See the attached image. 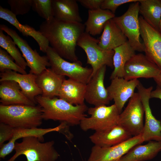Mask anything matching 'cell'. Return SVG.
<instances>
[{
	"label": "cell",
	"instance_id": "6da1fadb",
	"mask_svg": "<svg viewBox=\"0 0 161 161\" xmlns=\"http://www.w3.org/2000/svg\"><path fill=\"white\" fill-rule=\"evenodd\" d=\"M85 30V25L81 22L54 17L42 22L38 31L61 57L75 62L78 61L75 53L77 41Z\"/></svg>",
	"mask_w": 161,
	"mask_h": 161
},
{
	"label": "cell",
	"instance_id": "7a4b0ae2",
	"mask_svg": "<svg viewBox=\"0 0 161 161\" xmlns=\"http://www.w3.org/2000/svg\"><path fill=\"white\" fill-rule=\"evenodd\" d=\"M41 107L43 120L59 121L68 125H79L87 116L85 112L88 108L85 104L74 105L60 98L47 97L39 95L35 98Z\"/></svg>",
	"mask_w": 161,
	"mask_h": 161
},
{
	"label": "cell",
	"instance_id": "3957f363",
	"mask_svg": "<svg viewBox=\"0 0 161 161\" xmlns=\"http://www.w3.org/2000/svg\"><path fill=\"white\" fill-rule=\"evenodd\" d=\"M43 120L41 108L38 105H0V123L14 128H38Z\"/></svg>",
	"mask_w": 161,
	"mask_h": 161
},
{
	"label": "cell",
	"instance_id": "277c9868",
	"mask_svg": "<svg viewBox=\"0 0 161 161\" xmlns=\"http://www.w3.org/2000/svg\"><path fill=\"white\" fill-rule=\"evenodd\" d=\"M53 140L42 143L36 137L30 136L16 142L15 153L7 161H15L19 156H25L27 161H56L59 154L54 147Z\"/></svg>",
	"mask_w": 161,
	"mask_h": 161
},
{
	"label": "cell",
	"instance_id": "5b68a950",
	"mask_svg": "<svg viewBox=\"0 0 161 161\" xmlns=\"http://www.w3.org/2000/svg\"><path fill=\"white\" fill-rule=\"evenodd\" d=\"M87 112L90 116L85 117L79 124L81 129L84 131L89 130L105 131L118 125L120 113L114 104L88 108Z\"/></svg>",
	"mask_w": 161,
	"mask_h": 161
},
{
	"label": "cell",
	"instance_id": "8992f818",
	"mask_svg": "<svg viewBox=\"0 0 161 161\" xmlns=\"http://www.w3.org/2000/svg\"><path fill=\"white\" fill-rule=\"evenodd\" d=\"M46 53L51 68L56 74L86 84L91 79L92 68L83 66L80 61H67L50 46L48 48Z\"/></svg>",
	"mask_w": 161,
	"mask_h": 161
},
{
	"label": "cell",
	"instance_id": "52a82bcc",
	"mask_svg": "<svg viewBox=\"0 0 161 161\" xmlns=\"http://www.w3.org/2000/svg\"><path fill=\"white\" fill-rule=\"evenodd\" d=\"M99 40L89 33L84 32L79 38L77 45L83 49L87 58V64L91 65L92 70L91 78L104 66L114 67L113 50H104L98 45Z\"/></svg>",
	"mask_w": 161,
	"mask_h": 161
},
{
	"label": "cell",
	"instance_id": "ba28073f",
	"mask_svg": "<svg viewBox=\"0 0 161 161\" xmlns=\"http://www.w3.org/2000/svg\"><path fill=\"white\" fill-rule=\"evenodd\" d=\"M139 1L132 3L123 15L115 16L112 19L126 37L134 49L135 51L144 52V45L140 40L138 16Z\"/></svg>",
	"mask_w": 161,
	"mask_h": 161
},
{
	"label": "cell",
	"instance_id": "9c48e42d",
	"mask_svg": "<svg viewBox=\"0 0 161 161\" xmlns=\"http://www.w3.org/2000/svg\"><path fill=\"white\" fill-rule=\"evenodd\" d=\"M144 111L139 95L135 92L123 111L120 114L118 125L134 136L141 134Z\"/></svg>",
	"mask_w": 161,
	"mask_h": 161
},
{
	"label": "cell",
	"instance_id": "30bf717a",
	"mask_svg": "<svg viewBox=\"0 0 161 161\" xmlns=\"http://www.w3.org/2000/svg\"><path fill=\"white\" fill-rule=\"evenodd\" d=\"M0 29L6 33L13 39L20 49L30 69L29 73L38 75L47 67L50 66L47 55H40L36 49L33 50L26 40L16 31L4 24H0Z\"/></svg>",
	"mask_w": 161,
	"mask_h": 161
},
{
	"label": "cell",
	"instance_id": "8fae6325",
	"mask_svg": "<svg viewBox=\"0 0 161 161\" xmlns=\"http://www.w3.org/2000/svg\"><path fill=\"white\" fill-rule=\"evenodd\" d=\"M144 108L145 120L141 135L144 142L161 141V121L153 115L149 101L153 87H145L140 82L137 87Z\"/></svg>",
	"mask_w": 161,
	"mask_h": 161
},
{
	"label": "cell",
	"instance_id": "7c38bea8",
	"mask_svg": "<svg viewBox=\"0 0 161 161\" xmlns=\"http://www.w3.org/2000/svg\"><path fill=\"white\" fill-rule=\"evenodd\" d=\"M161 69L141 53L134 54L126 63L123 78L130 80L140 78H154Z\"/></svg>",
	"mask_w": 161,
	"mask_h": 161
},
{
	"label": "cell",
	"instance_id": "4fadbf2b",
	"mask_svg": "<svg viewBox=\"0 0 161 161\" xmlns=\"http://www.w3.org/2000/svg\"><path fill=\"white\" fill-rule=\"evenodd\" d=\"M143 142L141 134L109 147L94 145L92 148L88 161H113L120 159L134 147Z\"/></svg>",
	"mask_w": 161,
	"mask_h": 161
},
{
	"label": "cell",
	"instance_id": "5bb4252c",
	"mask_svg": "<svg viewBox=\"0 0 161 161\" xmlns=\"http://www.w3.org/2000/svg\"><path fill=\"white\" fill-rule=\"evenodd\" d=\"M139 20L145 55L161 69V34L141 16H139Z\"/></svg>",
	"mask_w": 161,
	"mask_h": 161
},
{
	"label": "cell",
	"instance_id": "9a60e30c",
	"mask_svg": "<svg viewBox=\"0 0 161 161\" xmlns=\"http://www.w3.org/2000/svg\"><path fill=\"white\" fill-rule=\"evenodd\" d=\"M106 66L100 68L86 84L85 100L95 106L106 105L112 100L104 84Z\"/></svg>",
	"mask_w": 161,
	"mask_h": 161
},
{
	"label": "cell",
	"instance_id": "2e32d148",
	"mask_svg": "<svg viewBox=\"0 0 161 161\" xmlns=\"http://www.w3.org/2000/svg\"><path fill=\"white\" fill-rule=\"evenodd\" d=\"M139 82L137 79L128 80L123 78L117 77L111 80L110 85L106 89L120 113L126 103L134 95L135 89Z\"/></svg>",
	"mask_w": 161,
	"mask_h": 161
},
{
	"label": "cell",
	"instance_id": "e0dca14e",
	"mask_svg": "<svg viewBox=\"0 0 161 161\" xmlns=\"http://www.w3.org/2000/svg\"><path fill=\"white\" fill-rule=\"evenodd\" d=\"M37 75L30 73L23 74L11 70H7L1 73L0 82L7 80L15 81L20 86L23 93L36 104V97L42 94V90L36 83Z\"/></svg>",
	"mask_w": 161,
	"mask_h": 161
},
{
	"label": "cell",
	"instance_id": "ac0fdd59",
	"mask_svg": "<svg viewBox=\"0 0 161 161\" xmlns=\"http://www.w3.org/2000/svg\"><path fill=\"white\" fill-rule=\"evenodd\" d=\"M62 127L63 125L61 123L59 126L54 128H15L11 139L7 143L4 144L0 147V158L4 159L11 153L14 150L16 141L19 139L27 137H35L38 138L41 142H43L44 135L52 132H60Z\"/></svg>",
	"mask_w": 161,
	"mask_h": 161
},
{
	"label": "cell",
	"instance_id": "d6986e66",
	"mask_svg": "<svg viewBox=\"0 0 161 161\" xmlns=\"http://www.w3.org/2000/svg\"><path fill=\"white\" fill-rule=\"evenodd\" d=\"M0 104L35 105L22 92L18 83L12 80L0 82Z\"/></svg>",
	"mask_w": 161,
	"mask_h": 161
},
{
	"label": "cell",
	"instance_id": "ffe728a7",
	"mask_svg": "<svg viewBox=\"0 0 161 161\" xmlns=\"http://www.w3.org/2000/svg\"><path fill=\"white\" fill-rule=\"evenodd\" d=\"M131 137L129 133L117 125L108 130L95 131L89 138L95 145L105 148L118 144Z\"/></svg>",
	"mask_w": 161,
	"mask_h": 161
},
{
	"label": "cell",
	"instance_id": "44dd1931",
	"mask_svg": "<svg viewBox=\"0 0 161 161\" xmlns=\"http://www.w3.org/2000/svg\"><path fill=\"white\" fill-rule=\"evenodd\" d=\"M0 18L7 21L15 27L23 35L32 37L37 43L40 50L46 53L49 46L47 40L38 30L26 24H22L17 19L16 16L9 9L0 6Z\"/></svg>",
	"mask_w": 161,
	"mask_h": 161
},
{
	"label": "cell",
	"instance_id": "7402d4cb",
	"mask_svg": "<svg viewBox=\"0 0 161 161\" xmlns=\"http://www.w3.org/2000/svg\"><path fill=\"white\" fill-rule=\"evenodd\" d=\"M64 76L58 75L51 68H47L37 75L36 83L42 91V96L50 98L58 96Z\"/></svg>",
	"mask_w": 161,
	"mask_h": 161
},
{
	"label": "cell",
	"instance_id": "603a6c76",
	"mask_svg": "<svg viewBox=\"0 0 161 161\" xmlns=\"http://www.w3.org/2000/svg\"><path fill=\"white\" fill-rule=\"evenodd\" d=\"M98 40L99 46L106 50H113L128 41L126 37L112 19L105 23Z\"/></svg>",
	"mask_w": 161,
	"mask_h": 161
},
{
	"label": "cell",
	"instance_id": "cb8c5ba5",
	"mask_svg": "<svg viewBox=\"0 0 161 161\" xmlns=\"http://www.w3.org/2000/svg\"><path fill=\"white\" fill-rule=\"evenodd\" d=\"M86 84L69 78L63 82L59 93V98L74 105L84 103Z\"/></svg>",
	"mask_w": 161,
	"mask_h": 161
},
{
	"label": "cell",
	"instance_id": "d4e9b609",
	"mask_svg": "<svg viewBox=\"0 0 161 161\" xmlns=\"http://www.w3.org/2000/svg\"><path fill=\"white\" fill-rule=\"evenodd\" d=\"M161 151V141H150L144 145L134 147L122 157V161H145L155 157Z\"/></svg>",
	"mask_w": 161,
	"mask_h": 161
},
{
	"label": "cell",
	"instance_id": "484cf974",
	"mask_svg": "<svg viewBox=\"0 0 161 161\" xmlns=\"http://www.w3.org/2000/svg\"><path fill=\"white\" fill-rule=\"evenodd\" d=\"M77 0H52L54 17L57 19L81 22Z\"/></svg>",
	"mask_w": 161,
	"mask_h": 161
},
{
	"label": "cell",
	"instance_id": "4316f807",
	"mask_svg": "<svg viewBox=\"0 0 161 161\" xmlns=\"http://www.w3.org/2000/svg\"><path fill=\"white\" fill-rule=\"evenodd\" d=\"M115 16L114 14L108 10L101 8L89 10L88 18L84 24L85 32L93 36L100 34L103 31L106 22Z\"/></svg>",
	"mask_w": 161,
	"mask_h": 161
},
{
	"label": "cell",
	"instance_id": "83f0119b",
	"mask_svg": "<svg viewBox=\"0 0 161 161\" xmlns=\"http://www.w3.org/2000/svg\"><path fill=\"white\" fill-rule=\"evenodd\" d=\"M113 50L114 53L113 61L114 69L110 77L111 80L115 78H123L126 63L135 54V51L128 41Z\"/></svg>",
	"mask_w": 161,
	"mask_h": 161
},
{
	"label": "cell",
	"instance_id": "f1b7e54d",
	"mask_svg": "<svg viewBox=\"0 0 161 161\" xmlns=\"http://www.w3.org/2000/svg\"><path fill=\"white\" fill-rule=\"evenodd\" d=\"M139 13L151 26L159 31L161 18L160 0H140Z\"/></svg>",
	"mask_w": 161,
	"mask_h": 161
},
{
	"label": "cell",
	"instance_id": "f546056e",
	"mask_svg": "<svg viewBox=\"0 0 161 161\" xmlns=\"http://www.w3.org/2000/svg\"><path fill=\"white\" fill-rule=\"evenodd\" d=\"M16 45L12 38L9 35H5L0 29V46L8 52L17 64L25 70L27 64Z\"/></svg>",
	"mask_w": 161,
	"mask_h": 161
},
{
	"label": "cell",
	"instance_id": "4dcf8cb0",
	"mask_svg": "<svg viewBox=\"0 0 161 161\" xmlns=\"http://www.w3.org/2000/svg\"><path fill=\"white\" fill-rule=\"evenodd\" d=\"M32 8L46 21L54 18L52 0H32Z\"/></svg>",
	"mask_w": 161,
	"mask_h": 161
},
{
	"label": "cell",
	"instance_id": "1f68e13d",
	"mask_svg": "<svg viewBox=\"0 0 161 161\" xmlns=\"http://www.w3.org/2000/svg\"><path fill=\"white\" fill-rule=\"evenodd\" d=\"M13 60L6 51L0 48V71L1 72L10 70L21 74H27L25 70L15 63Z\"/></svg>",
	"mask_w": 161,
	"mask_h": 161
},
{
	"label": "cell",
	"instance_id": "d6a6232c",
	"mask_svg": "<svg viewBox=\"0 0 161 161\" xmlns=\"http://www.w3.org/2000/svg\"><path fill=\"white\" fill-rule=\"evenodd\" d=\"M32 0H8L11 12L16 16L27 13L32 8Z\"/></svg>",
	"mask_w": 161,
	"mask_h": 161
},
{
	"label": "cell",
	"instance_id": "836d02e7",
	"mask_svg": "<svg viewBox=\"0 0 161 161\" xmlns=\"http://www.w3.org/2000/svg\"><path fill=\"white\" fill-rule=\"evenodd\" d=\"M140 0H104L100 8L108 10L114 14L117 8L121 5L129 3H133Z\"/></svg>",
	"mask_w": 161,
	"mask_h": 161
},
{
	"label": "cell",
	"instance_id": "e575fe53",
	"mask_svg": "<svg viewBox=\"0 0 161 161\" xmlns=\"http://www.w3.org/2000/svg\"><path fill=\"white\" fill-rule=\"evenodd\" d=\"M15 128L10 126L0 123V147L6 141L9 140L12 138Z\"/></svg>",
	"mask_w": 161,
	"mask_h": 161
},
{
	"label": "cell",
	"instance_id": "d590c367",
	"mask_svg": "<svg viewBox=\"0 0 161 161\" xmlns=\"http://www.w3.org/2000/svg\"><path fill=\"white\" fill-rule=\"evenodd\" d=\"M104 0H78L82 5L90 10H95L100 8Z\"/></svg>",
	"mask_w": 161,
	"mask_h": 161
},
{
	"label": "cell",
	"instance_id": "8d00e7d4",
	"mask_svg": "<svg viewBox=\"0 0 161 161\" xmlns=\"http://www.w3.org/2000/svg\"><path fill=\"white\" fill-rule=\"evenodd\" d=\"M159 98L161 100V89L157 86L156 89L151 91V98Z\"/></svg>",
	"mask_w": 161,
	"mask_h": 161
},
{
	"label": "cell",
	"instance_id": "74e56055",
	"mask_svg": "<svg viewBox=\"0 0 161 161\" xmlns=\"http://www.w3.org/2000/svg\"><path fill=\"white\" fill-rule=\"evenodd\" d=\"M154 79L157 84V86L161 89V72L159 75Z\"/></svg>",
	"mask_w": 161,
	"mask_h": 161
},
{
	"label": "cell",
	"instance_id": "f35d334b",
	"mask_svg": "<svg viewBox=\"0 0 161 161\" xmlns=\"http://www.w3.org/2000/svg\"><path fill=\"white\" fill-rule=\"evenodd\" d=\"M159 32L161 34V18L160 19L159 26Z\"/></svg>",
	"mask_w": 161,
	"mask_h": 161
},
{
	"label": "cell",
	"instance_id": "ab89813d",
	"mask_svg": "<svg viewBox=\"0 0 161 161\" xmlns=\"http://www.w3.org/2000/svg\"><path fill=\"white\" fill-rule=\"evenodd\" d=\"M121 161L120 159H118V160H114V161Z\"/></svg>",
	"mask_w": 161,
	"mask_h": 161
},
{
	"label": "cell",
	"instance_id": "60d3db41",
	"mask_svg": "<svg viewBox=\"0 0 161 161\" xmlns=\"http://www.w3.org/2000/svg\"></svg>",
	"mask_w": 161,
	"mask_h": 161
}]
</instances>
